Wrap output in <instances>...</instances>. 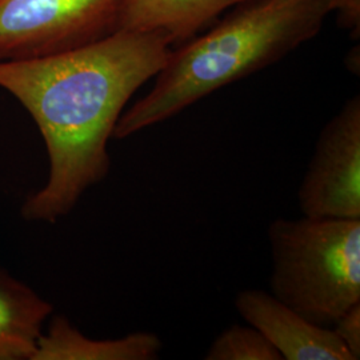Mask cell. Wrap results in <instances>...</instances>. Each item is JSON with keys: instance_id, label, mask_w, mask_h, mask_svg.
Here are the masks:
<instances>
[{"instance_id": "1", "label": "cell", "mask_w": 360, "mask_h": 360, "mask_svg": "<svg viewBox=\"0 0 360 360\" xmlns=\"http://www.w3.org/2000/svg\"><path fill=\"white\" fill-rule=\"evenodd\" d=\"M171 47L162 32L119 28L72 50L0 62V89L34 119L50 162L46 184L22 206L23 219L56 223L108 176L116 123Z\"/></svg>"}, {"instance_id": "5", "label": "cell", "mask_w": 360, "mask_h": 360, "mask_svg": "<svg viewBox=\"0 0 360 360\" xmlns=\"http://www.w3.org/2000/svg\"><path fill=\"white\" fill-rule=\"evenodd\" d=\"M297 205L309 218L360 219V96L323 127L300 181Z\"/></svg>"}, {"instance_id": "9", "label": "cell", "mask_w": 360, "mask_h": 360, "mask_svg": "<svg viewBox=\"0 0 360 360\" xmlns=\"http://www.w3.org/2000/svg\"><path fill=\"white\" fill-rule=\"evenodd\" d=\"M53 307L0 270V360H31Z\"/></svg>"}, {"instance_id": "11", "label": "cell", "mask_w": 360, "mask_h": 360, "mask_svg": "<svg viewBox=\"0 0 360 360\" xmlns=\"http://www.w3.org/2000/svg\"><path fill=\"white\" fill-rule=\"evenodd\" d=\"M336 336L346 346L352 358H360V303L348 309L333 326Z\"/></svg>"}, {"instance_id": "3", "label": "cell", "mask_w": 360, "mask_h": 360, "mask_svg": "<svg viewBox=\"0 0 360 360\" xmlns=\"http://www.w3.org/2000/svg\"><path fill=\"white\" fill-rule=\"evenodd\" d=\"M271 294L333 328L360 303V219L278 218L267 229Z\"/></svg>"}, {"instance_id": "6", "label": "cell", "mask_w": 360, "mask_h": 360, "mask_svg": "<svg viewBox=\"0 0 360 360\" xmlns=\"http://www.w3.org/2000/svg\"><path fill=\"white\" fill-rule=\"evenodd\" d=\"M235 309L247 324L266 336L283 360H355L333 328L309 322L271 292H238Z\"/></svg>"}, {"instance_id": "7", "label": "cell", "mask_w": 360, "mask_h": 360, "mask_svg": "<svg viewBox=\"0 0 360 360\" xmlns=\"http://www.w3.org/2000/svg\"><path fill=\"white\" fill-rule=\"evenodd\" d=\"M162 340L153 333H134L117 339H91L65 316L56 315L37 342L31 360H154Z\"/></svg>"}, {"instance_id": "2", "label": "cell", "mask_w": 360, "mask_h": 360, "mask_svg": "<svg viewBox=\"0 0 360 360\" xmlns=\"http://www.w3.org/2000/svg\"><path fill=\"white\" fill-rule=\"evenodd\" d=\"M333 0H250L205 35L171 50L150 92L119 117L112 138L160 124L315 38Z\"/></svg>"}, {"instance_id": "4", "label": "cell", "mask_w": 360, "mask_h": 360, "mask_svg": "<svg viewBox=\"0 0 360 360\" xmlns=\"http://www.w3.org/2000/svg\"><path fill=\"white\" fill-rule=\"evenodd\" d=\"M127 0H0V62L72 50L119 27Z\"/></svg>"}, {"instance_id": "12", "label": "cell", "mask_w": 360, "mask_h": 360, "mask_svg": "<svg viewBox=\"0 0 360 360\" xmlns=\"http://www.w3.org/2000/svg\"><path fill=\"white\" fill-rule=\"evenodd\" d=\"M333 13H336L340 26L359 37L360 0H333Z\"/></svg>"}, {"instance_id": "8", "label": "cell", "mask_w": 360, "mask_h": 360, "mask_svg": "<svg viewBox=\"0 0 360 360\" xmlns=\"http://www.w3.org/2000/svg\"><path fill=\"white\" fill-rule=\"evenodd\" d=\"M245 1L250 0H127L117 30L158 31L179 46L223 11Z\"/></svg>"}, {"instance_id": "10", "label": "cell", "mask_w": 360, "mask_h": 360, "mask_svg": "<svg viewBox=\"0 0 360 360\" xmlns=\"http://www.w3.org/2000/svg\"><path fill=\"white\" fill-rule=\"evenodd\" d=\"M206 360H283L266 336L250 324H232L215 338Z\"/></svg>"}]
</instances>
